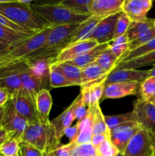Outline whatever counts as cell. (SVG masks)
Segmentation results:
<instances>
[{
    "mask_svg": "<svg viewBox=\"0 0 155 156\" xmlns=\"http://www.w3.org/2000/svg\"><path fill=\"white\" fill-rule=\"evenodd\" d=\"M0 14L31 34H35L51 26L31 7L12 0H0Z\"/></svg>",
    "mask_w": 155,
    "mask_h": 156,
    "instance_id": "6da1fadb",
    "label": "cell"
},
{
    "mask_svg": "<svg viewBox=\"0 0 155 156\" xmlns=\"http://www.w3.org/2000/svg\"><path fill=\"white\" fill-rule=\"evenodd\" d=\"M31 8L51 26L81 24L91 17L71 10L59 2L32 5Z\"/></svg>",
    "mask_w": 155,
    "mask_h": 156,
    "instance_id": "7a4b0ae2",
    "label": "cell"
},
{
    "mask_svg": "<svg viewBox=\"0 0 155 156\" xmlns=\"http://www.w3.org/2000/svg\"><path fill=\"white\" fill-rule=\"evenodd\" d=\"M21 141L33 145L43 153L52 150L62 143L56 138L54 128L50 120L49 122L40 120L37 123H27Z\"/></svg>",
    "mask_w": 155,
    "mask_h": 156,
    "instance_id": "3957f363",
    "label": "cell"
},
{
    "mask_svg": "<svg viewBox=\"0 0 155 156\" xmlns=\"http://www.w3.org/2000/svg\"><path fill=\"white\" fill-rule=\"evenodd\" d=\"M52 27L53 26L46 27L41 31L30 36L16 47L12 49L7 54L0 57V66L21 60L35 53L45 44Z\"/></svg>",
    "mask_w": 155,
    "mask_h": 156,
    "instance_id": "277c9868",
    "label": "cell"
},
{
    "mask_svg": "<svg viewBox=\"0 0 155 156\" xmlns=\"http://www.w3.org/2000/svg\"><path fill=\"white\" fill-rule=\"evenodd\" d=\"M132 120L137 122L153 139L155 144V106L138 98L133 105Z\"/></svg>",
    "mask_w": 155,
    "mask_h": 156,
    "instance_id": "5b68a950",
    "label": "cell"
},
{
    "mask_svg": "<svg viewBox=\"0 0 155 156\" xmlns=\"http://www.w3.org/2000/svg\"><path fill=\"white\" fill-rule=\"evenodd\" d=\"M27 123V120L16 111L12 101H9L5 106L2 120V129L7 132L9 138L16 139L21 142Z\"/></svg>",
    "mask_w": 155,
    "mask_h": 156,
    "instance_id": "8992f818",
    "label": "cell"
},
{
    "mask_svg": "<svg viewBox=\"0 0 155 156\" xmlns=\"http://www.w3.org/2000/svg\"><path fill=\"white\" fill-rule=\"evenodd\" d=\"M125 156H155V144L150 134L141 129L128 144Z\"/></svg>",
    "mask_w": 155,
    "mask_h": 156,
    "instance_id": "52a82bcc",
    "label": "cell"
},
{
    "mask_svg": "<svg viewBox=\"0 0 155 156\" xmlns=\"http://www.w3.org/2000/svg\"><path fill=\"white\" fill-rule=\"evenodd\" d=\"M11 101L18 114L24 117L27 123H34L40 121L41 119L36 111V105L24 92L22 88L12 93Z\"/></svg>",
    "mask_w": 155,
    "mask_h": 156,
    "instance_id": "ba28073f",
    "label": "cell"
},
{
    "mask_svg": "<svg viewBox=\"0 0 155 156\" xmlns=\"http://www.w3.org/2000/svg\"><path fill=\"white\" fill-rule=\"evenodd\" d=\"M141 129L137 122L134 120L127 121L109 131V139L119 152L124 154L130 140Z\"/></svg>",
    "mask_w": 155,
    "mask_h": 156,
    "instance_id": "9c48e42d",
    "label": "cell"
},
{
    "mask_svg": "<svg viewBox=\"0 0 155 156\" xmlns=\"http://www.w3.org/2000/svg\"><path fill=\"white\" fill-rule=\"evenodd\" d=\"M55 59L56 56H29L24 59L27 61L33 74L40 81L43 89L50 91L51 88L50 84V66L55 62Z\"/></svg>",
    "mask_w": 155,
    "mask_h": 156,
    "instance_id": "30bf717a",
    "label": "cell"
},
{
    "mask_svg": "<svg viewBox=\"0 0 155 156\" xmlns=\"http://www.w3.org/2000/svg\"><path fill=\"white\" fill-rule=\"evenodd\" d=\"M122 12L106 17L96 26L89 39L95 41L98 44H109L113 41L117 20Z\"/></svg>",
    "mask_w": 155,
    "mask_h": 156,
    "instance_id": "8fae6325",
    "label": "cell"
},
{
    "mask_svg": "<svg viewBox=\"0 0 155 156\" xmlns=\"http://www.w3.org/2000/svg\"><path fill=\"white\" fill-rule=\"evenodd\" d=\"M153 5L152 0H125L122 12L131 22H144L149 19L147 13Z\"/></svg>",
    "mask_w": 155,
    "mask_h": 156,
    "instance_id": "7c38bea8",
    "label": "cell"
},
{
    "mask_svg": "<svg viewBox=\"0 0 155 156\" xmlns=\"http://www.w3.org/2000/svg\"><path fill=\"white\" fill-rule=\"evenodd\" d=\"M148 77H150L149 69H114L108 75L105 80V86L109 84L124 82H136L141 83Z\"/></svg>",
    "mask_w": 155,
    "mask_h": 156,
    "instance_id": "4fadbf2b",
    "label": "cell"
},
{
    "mask_svg": "<svg viewBox=\"0 0 155 156\" xmlns=\"http://www.w3.org/2000/svg\"><path fill=\"white\" fill-rule=\"evenodd\" d=\"M140 83L136 82H124L109 84L105 86L102 99H118L129 95L138 94Z\"/></svg>",
    "mask_w": 155,
    "mask_h": 156,
    "instance_id": "5bb4252c",
    "label": "cell"
},
{
    "mask_svg": "<svg viewBox=\"0 0 155 156\" xmlns=\"http://www.w3.org/2000/svg\"><path fill=\"white\" fill-rule=\"evenodd\" d=\"M98 44L92 39L84 40L74 43L61 50L56 56L54 62H65L75 59L86 52L89 51L91 49L94 48Z\"/></svg>",
    "mask_w": 155,
    "mask_h": 156,
    "instance_id": "9a60e30c",
    "label": "cell"
},
{
    "mask_svg": "<svg viewBox=\"0 0 155 156\" xmlns=\"http://www.w3.org/2000/svg\"><path fill=\"white\" fill-rule=\"evenodd\" d=\"M125 0H92L90 5L91 16L106 18L122 12Z\"/></svg>",
    "mask_w": 155,
    "mask_h": 156,
    "instance_id": "2e32d148",
    "label": "cell"
},
{
    "mask_svg": "<svg viewBox=\"0 0 155 156\" xmlns=\"http://www.w3.org/2000/svg\"><path fill=\"white\" fill-rule=\"evenodd\" d=\"M97 106L95 108H88L84 118L76 123L78 133L75 140L72 142L75 145L91 143L93 136V120Z\"/></svg>",
    "mask_w": 155,
    "mask_h": 156,
    "instance_id": "e0dca14e",
    "label": "cell"
},
{
    "mask_svg": "<svg viewBox=\"0 0 155 156\" xmlns=\"http://www.w3.org/2000/svg\"><path fill=\"white\" fill-rule=\"evenodd\" d=\"M103 18H104L91 16L86 21L79 24L77 26V27L74 29V31L72 32L71 36H70L68 44H67V46L65 47H68V46L71 45V44H74V43L89 39L91 35L92 34L93 31H94V28L96 27V26Z\"/></svg>",
    "mask_w": 155,
    "mask_h": 156,
    "instance_id": "ac0fdd59",
    "label": "cell"
},
{
    "mask_svg": "<svg viewBox=\"0 0 155 156\" xmlns=\"http://www.w3.org/2000/svg\"><path fill=\"white\" fill-rule=\"evenodd\" d=\"M20 76H21L23 90L35 103L36 94L41 89H43V88L40 81L30 69L28 62L27 67L20 73Z\"/></svg>",
    "mask_w": 155,
    "mask_h": 156,
    "instance_id": "d6986e66",
    "label": "cell"
},
{
    "mask_svg": "<svg viewBox=\"0 0 155 156\" xmlns=\"http://www.w3.org/2000/svg\"><path fill=\"white\" fill-rule=\"evenodd\" d=\"M109 73L102 69L96 62L91 64L81 69V88L90 87L94 84L104 82Z\"/></svg>",
    "mask_w": 155,
    "mask_h": 156,
    "instance_id": "ffe728a7",
    "label": "cell"
},
{
    "mask_svg": "<svg viewBox=\"0 0 155 156\" xmlns=\"http://www.w3.org/2000/svg\"><path fill=\"white\" fill-rule=\"evenodd\" d=\"M74 120H75V117L70 107H68L57 117L53 119V120H50L52 126L54 128L56 138L59 142H61V140L65 136L66 130L68 128L71 127V124Z\"/></svg>",
    "mask_w": 155,
    "mask_h": 156,
    "instance_id": "44dd1931",
    "label": "cell"
},
{
    "mask_svg": "<svg viewBox=\"0 0 155 156\" xmlns=\"http://www.w3.org/2000/svg\"><path fill=\"white\" fill-rule=\"evenodd\" d=\"M109 47V44H98L97 47L91 49L89 51L86 52V53H84L81 56H78V57L71 59L70 61H68L66 62L72 64V65L78 67V68L82 69L84 67L88 66L91 65L92 63H94L97 59V58L100 56V55Z\"/></svg>",
    "mask_w": 155,
    "mask_h": 156,
    "instance_id": "7402d4cb",
    "label": "cell"
},
{
    "mask_svg": "<svg viewBox=\"0 0 155 156\" xmlns=\"http://www.w3.org/2000/svg\"><path fill=\"white\" fill-rule=\"evenodd\" d=\"M35 105L41 120L44 122L50 121L49 116L53 105V99L50 91L47 89H41L36 94Z\"/></svg>",
    "mask_w": 155,
    "mask_h": 156,
    "instance_id": "603a6c76",
    "label": "cell"
},
{
    "mask_svg": "<svg viewBox=\"0 0 155 156\" xmlns=\"http://www.w3.org/2000/svg\"><path fill=\"white\" fill-rule=\"evenodd\" d=\"M32 35L21 33L9 27L0 25V42L15 48Z\"/></svg>",
    "mask_w": 155,
    "mask_h": 156,
    "instance_id": "cb8c5ba5",
    "label": "cell"
},
{
    "mask_svg": "<svg viewBox=\"0 0 155 156\" xmlns=\"http://www.w3.org/2000/svg\"><path fill=\"white\" fill-rule=\"evenodd\" d=\"M71 86L81 85V69L68 62H54Z\"/></svg>",
    "mask_w": 155,
    "mask_h": 156,
    "instance_id": "d4e9b609",
    "label": "cell"
},
{
    "mask_svg": "<svg viewBox=\"0 0 155 156\" xmlns=\"http://www.w3.org/2000/svg\"><path fill=\"white\" fill-rule=\"evenodd\" d=\"M152 65H155V50L132 59V60L128 61V62L118 64L115 69H138V68H141V67H145Z\"/></svg>",
    "mask_w": 155,
    "mask_h": 156,
    "instance_id": "484cf974",
    "label": "cell"
},
{
    "mask_svg": "<svg viewBox=\"0 0 155 156\" xmlns=\"http://www.w3.org/2000/svg\"><path fill=\"white\" fill-rule=\"evenodd\" d=\"M153 19L149 18L147 21L144 22L132 23L126 33L129 43L139 39L140 37L148 33L151 29L153 28Z\"/></svg>",
    "mask_w": 155,
    "mask_h": 156,
    "instance_id": "4316f807",
    "label": "cell"
},
{
    "mask_svg": "<svg viewBox=\"0 0 155 156\" xmlns=\"http://www.w3.org/2000/svg\"><path fill=\"white\" fill-rule=\"evenodd\" d=\"M138 98L150 104L155 101V77L150 76L140 83Z\"/></svg>",
    "mask_w": 155,
    "mask_h": 156,
    "instance_id": "83f0119b",
    "label": "cell"
},
{
    "mask_svg": "<svg viewBox=\"0 0 155 156\" xmlns=\"http://www.w3.org/2000/svg\"><path fill=\"white\" fill-rule=\"evenodd\" d=\"M95 62L102 69L104 70L106 73H110L112 70L115 69L116 66L118 65L119 59L108 47L100 55Z\"/></svg>",
    "mask_w": 155,
    "mask_h": 156,
    "instance_id": "f1b7e54d",
    "label": "cell"
},
{
    "mask_svg": "<svg viewBox=\"0 0 155 156\" xmlns=\"http://www.w3.org/2000/svg\"><path fill=\"white\" fill-rule=\"evenodd\" d=\"M155 50V38H153V40H151L150 41H149L148 43H147L144 45L141 46V47H138V48L135 49V50H131V51H128L126 54L123 55L120 59L119 60V63H122V62H128L129 60H132V59H135V58H138L139 56H143V55H145L147 53H150L152 51H154Z\"/></svg>",
    "mask_w": 155,
    "mask_h": 156,
    "instance_id": "f546056e",
    "label": "cell"
},
{
    "mask_svg": "<svg viewBox=\"0 0 155 156\" xmlns=\"http://www.w3.org/2000/svg\"><path fill=\"white\" fill-rule=\"evenodd\" d=\"M94 134L109 135V129H108L106 122H105L104 115L102 112L100 104L97 105L96 108L94 120H93V135Z\"/></svg>",
    "mask_w": 155,
    "mask_h": 156,
    "instance_id": "4dcf8cb0",
    "label": "cell"
},
{
    "mask_svg": "<svg viewBox=\"0 0 155 156\" xmlns=\"http://www.w3.org/2000/svg\"><path fill=\"white\" fill-rule=\"evenodd\" d=\"M109 48L119 60L120 58L129 50V41L126 34L111 41Z\"/></svg>",
    "mask_w": 155,
    "mask_h": 156,
    "instance_id": "1f68e13d",
    "label": "cell"
},
{
    "mask_svg": "<svg viewBox=\"0 0 155 156\" xmlns=\"http://www.w3.org/2000/svg\"><path fill=\"white\" fill-rule=\"evenodd\" d=\"M50 84L51 88L71 86V84L65 79L64 75L57 68L54 62H53L50 66Z\"/></svg>",
    "mask_w": 155,
    "mask_h": 156,
    "instance_id": "d6a6232c",
    "label": "cell"
},
{
    "mask_svg": "<svg viewBox=\"0 0 155 156\" xmlns=\"http://www.w3.org/2000/svg\"><path fill=\"white\" fill-rule=\"evenodd\" d=\"M91 1L92 0H64L59 2V3L76 12L90 15L89 10Z\"/></svg>",
    "mask_w": 155,
    "mask_h": 156,
    "instance_id": "836d02e7",
    "label": "cell"
},
{
    "mask_svg": "<svg viewBox=\"0 0 155 156\" xmlns=\"http://www.w3.org/2000/svg\"><path fill=\"white\" fill-rule=\"evenodd\" d=\"M20 143L16 139L8 138L0 147L2 156H21Z\"/></svg>",
    "mask_w": 155,
    "mask_h": 156,
    "instance_id": "e575fe53",
    "label": "cell"
},
{
    "mask_svg": "<svg viewBox=\"0 0 155 156\" xmlns=\"http://www.w3.org/2000/svg\"><path fill=\"white\" fill-rule=\"evenodd\" d=\"M104 119L106 126L110 131L122 123L132 120V112L130 111L126 114H117V115H106L104 116Z\"/></svg>",
    "mask_w": 155,
    "mask_h": 156,
    "instance_id": "d590c367",
    "label": "cell"
},
{
    "mask_svg": "<svg viewBox=\"0 0 155 156\" xmlns=\"http://www.w3.org/2000/svg\"><path fill=\"white\" fill-rule=\"evenodd\" d=\"M88 88L90 90V98H91L88 108H95L97 105L100 104V100L103 98L105 88V81L94 84Z\"/></svg>",
    "mask_w": 155,
    "mask_h": 156,
    "instance_id": "8d00e7d4",
    "label": "cell"
},
{
    "mask_svg": "<svg viewBox=\"0 0 155 156\" xmlns=\"http://www.w3.org/2000/svg\"><path fill=\"white\" fill-rule=\"evenodd\" d=\"M131 24H132V22L129 20V18L126 16V14L122 12L119 17L118 18V20H117L113 40L126 34Z\"/></svg>",
    "mask_w": 155,
    "mask_h": 156,
    "instance_id": "74e56055",
    "label": "cell"
},
{
    "mask_svg": "<svg viewBox=\"0 0 155 156\" xmlns=\"http://www.w3.org/2000/svg\"><path fill=\"white\" fill-rule=\"evenodd\" d=\"M75 144L68 143L67 144L60 143L49 152L43 153V156H72V151Z\"/></svg>",
    "mask_w": 155,
    "mask_h": 156,
    "instance_id": "f35d334b",
    "label": "cell"
},
{
    "mask_svg": "<svg viewBox=\"0 0 155 156\" xmlns=\"http://www.w3.org/2000/svg\"><path fill=\"white\" fill-rule=\"evenodd\" d=\"M70 108L72 110V112L74 114L75 120H78V122H80L81 120H83L87 114L88 111V108L83 104L81 100V94H79L74 101L71 104Z\"/></svg>",
    "mask_w": 155,
    "mask_h": 156,
    "instance_id": "ab89813d",
    "label": "cell"
},
{
    "mask_svg": "<svg viewBox=\"0 0 155 156\" xmlns=\"http://www.w3.org/2000/svg\"><path fill=\"white\" fill-rule=\"evenodd\" d=\"M96 149L98 155L101 156H115L119 153L118 149L112 144L109 137L106 138Z\"/></svg>",
    "mask_w": 155,
    "mask_h": 156,
    "instance_id": "60d3db41",
    "label": "cell"
},
{
    "mask_svg": "<svg viewBox=\"0 0 155 156\" xmlns=\"http://www.w3.org/2000/svg\"><path fill=\"white\" fill-rule=\"evenodd\" d=\"M98 155L96 147L91 143L75 145L72 151V156H97Z\"/></svg>",
    "mask_w": 155,
    "mask_h": 156,
    "instance_id": "b9f144b4",
    "label": "cell"
},
{
    "mask_svg": "<svg viewBox=\"0 0 155 156\" xmlns=\"http://www.w3.org/2000/svg\"><path fill=\"white\" fill-rule=\"evenodd\" d=\"M20 154L21 156H43V152L25 142L20 143Z\"/></svg>",
    "mask_w": 155,
    "mask_h": 156,
    "instance_id": "7bdbcfd3",
    "label": "cell"
},
{
    "mask_svg": "<svg viewBox=\"0 0 155 156\" xmlns=\"http://www.w3.org/2000/svg\"><path fill=\"white\" fill-rule=\"evenodd\" d=\"M0 25L1 26H4V27H9V28L12 29L14 30H16L18 32H21V33H24L27 34H30V35H33L30 34L29 32H27V30H24V28H22L20 26L17 25V24H14L13 22H12L11 21H9L8 18H6L5 17L3 16L2 15L0 14Z\"/></svg>",
    "mask_w": 155,
    "mask_h": 156,
    "instance_id": "ee69618b",
    "label": "cell"
},
{
    "mask_svg": "<svg viewBox=\"0 0 155 156\" xmlns=\"http://www.w3.org/2000/svg\"><path fill=\"white\" fill-rule=\"evenodd\" d=\"M12 93L3 87L0 86V107H5L6 104L11 100Z\"/></svg>",
    "mask_w": 155,
    "mask_h": 156,
    "instance_id": "f6af8a7d",
    "label": "cell"
},
{
    "mask_svg": "<svg viewBox=\"0 0 155 156\" xmlns=\"http://www.w3.org/2000/svg\"><path fill=\"white\" fill-rule=\"evenodd\" d=\"M109 137V135H103V134H94L92 136L91 143L97 148L100 144H101L106 138Z\"/></svg>",
    "mask_w": 155,
    "mask_h": 156,
    "instance_id": "bcb514c9",
    "label": "cell"
},
{
    "mask_svg": "<svg viewBox=\"0 0 155 156\" xmlns=\"http://www.w3.org/2000/svg\"><path fill=\"white\" fill-rule=\"evenodd\" d=\"M11 50H12V47L3 44V43L0 42V57L4 56L5 55L7 54Z\"/></svg>",
    "mask_w": 155,
    "mask_h": 156,
    "instance_id": "7dc6e473",
    "label": "cell"
},
{
    "mask_svg": "<svg viewBox=\"0 0 155 156\" xmlns=\"http://www.w3.org/2000/svg\"><path fill=\"white\" fill-rule=\"evenodd\" d=\"M8 138H9V135L7 132L4 129H0V147Z\"/></svg>",
    "mask_w": 155,
    "mask_h": 156,
    "instance_id": "c3c4849f",
    "label": "cell"
},
{
    "mask_svg": "<svg viewBox=\"0 0 155 156\" xmlns=\"http://www.w3.org/2000/svg\"><path fill=\"white\" fill-rule=\"evenodd\" d=\"M5 107H0V129H2V120L4 116Z\"/></svg>",
    "mask_w": 155,
    "mask_h": 156,
    "instance_id": "681fc988",
    "label": "cell"
},
{
    "mask_svg": "<svg viewBox=\"0 0 155 156\" xmlns=\"http://www.w3.org/2000/svg\"><path fill=\"white\" fill-rule=\"evenodd\" d=\"M21 4L24 5L26 6H29V7H31L32 5H33V1L31 0H28V1H26V0H18Z\"/></svg>",
    "mask_w": 155,
    "mask_h": 156,
    "instance_id": "f907efd6",
    "label": "cell"
},
{
    "mask_svg": "<svg viewBox=\"0 0 155 156\" xmlns=\"http://www.w3.org/2000/svg\"><path fill=\"white\" fill-rule=\"evenodd\" d=\"M149 76L155 77V65L151 69H149Z\"/></svg>",
    "mask_w": 155,
    "mask_h": 156,
    "instance_id": "816d5d0a",
    "label": "cell"
},
{
    "mask_svg": "<svg viewBox=\"0 0 155 156\" xmlns=\"http://www.w3.org/2000/svg\"><path fill=\"white\" fill-rule=\"evenodd\" d=\"M115 156H125V155H124V154H122V153H120V152H119L118 155H116Z\"/></svg>",
    "mask_w": 155,
    "mask_h": 156,
    "instance_id": "f5cc1de1",
    "label": "cell"
},
{
    "mask_svg": "<svg viewBox=\"0 0 155 156\" xmlns=\"http://www.w3.org/2000/svg\"><path fill=\"white\" fill-rule=\"evenodd\" d=\"M153 27L155 28V19H153Z\"/></svg>",
    "mask_w": 155,
    "mask_h": 156,
    "instance_id": "db71d44e",
    "label": "cell"
},
{
    "mask_svg": "<svg viewBox=\"0 0 155 156\" xmlns=\"http://www.w3.org/2000/svg\"><path fill=\"white\" fill-rule=\"evenodd\" d=\"M152 105H154V106H155V101H154V102H153V103H152Z\"/></svg>",
    "mask_w": 155,
    "mask_h": 156,
    "instance_id": "11a10c76",
    "label": "cell"
},
{
    "mask_svg": "<svg viewBox=\"0 0 155 156\" xmlns=\"http://www.w3.org/2000/svg\"><path fill=\"white\" fill-rule=\"evenodd\" d=\"M97 156H101V155H97Z\"/></svg>",
    "mask_w": 155,
    "mask_h": 156,
    "instance_id": "9f6ffc18",
    "label": "cell"
},
{
    "mask_svg": "<svg viewBox=\"0 0 155 156\" xmlns=\"http://www.w3.org/2000/svg\"><path fill=\"white\" fill-rule=\"evenodd\" d=\"M0 156H2V155H0Z\"/></svg>",
    "mask_w": 155,
    "mask_h": 156,
    "instance_id": "6f0895ef",
    "label": "cell"
}]
</instances>
